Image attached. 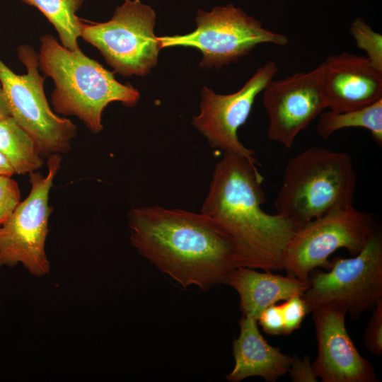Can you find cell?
<instances>
[{"label":"cell","mask_w":382,"mask_h":382,"mask_svg":"<svg viewBox=\"0 0 382 382\" xmlns=\"http://www.w3.org/2000/svg\"><path fill=\"white\" fill-rule=\"evenodd\" d=\"M127 219L132 245L184 288L228 284L238 267L232 239L201 212L142 207L130 209Z\"/></svg>","instance_id":"obj_1"},{"label":"cell","mask_w":382,"mask_h":382,"mask_svg":"<svg viewBox=\"0 0 382 382\" xmlns=\"http://www.w3.org/2000/svg\"><path fill=\"white\" fill-rule=\"evenodd\" d=\"M262 181L256 164L235 153L224 152L200 212L232 239L238 267L279 271L284 270L286 248L297 227L284 215L263 211Z\"/></svg>","instance_id":"obj_2"},{"label":"cell","mask_w":382,"mask_h":382,"mask_svg":"<svg viewBox=\"0 0 382 382\" xmlns=\"http://www.w3.org/2000/svg\"><path fill=\"white\" fill-rule=\"evenodd\" d=\"M40 42L39 69L53 80L51 102L56 112L76 116L92 133L98 134L109 103L117 101L132 107L139 102L137 89L117 81L112 72L80 49L64 47L51 34L41 36Z\"/></svg>","instance_id":"obj_3"},{"label":"cell","mask_w":382,"mask_h":382,"mask_svg":"<svg viewBox=\"0 0 382 382\" xmlns=\"http://www.w3.org/2000/svg\"><path fill=\"white\" fill-rule=\"evenodd\" d=\"M356 187L348 154L310 147L286 163L275 209L298 228L333 209L353 206Z\"/></svg>","instance_id":"obj_4"},{"label":"cell","mask_w":382,"mask_h":382,"mask_svg":"<svg viewBox=\"0 0 382 382\" xmlns=\"http://www.w3.org/2000/svg\"><path fill=\"white\" fill-rule=\"evenodd\" d=\"M17 52L26 74H15L0 59V83L11 117L32 138L42 157L68 153L76 126L50 107L44 91L45 76L38 71V54L28 45H20Z\"/></svg>","instance_id":"obj_5"},{"label":"cell","mask_w":382,"mask_h":382,"mask_svg":"<svg viewBox=\"0 0 382 382\" xmlns=\"http://www.w3.org/2000/svg\"><path fill=\"white\" fill-rule=\"evenodd\" d=\"M308 310L327 305L347 309L357 319L382 301V234L376 230L363 249L349 258L337 257L328 272H311L301 296Z\"/></svg>","instance_id":"obj_6"},{"label":"cell","mask_w":382,"mask_h":382,"mask_svg":"<svg viewBox=\"0 0 382 382\" xmlns=\"http://www.w3.org/2000/svg\"><path fill=\"white\" fill-rule=\"evenodd\" d=\"M156 13L139 0H125L104 23L82 21L80 37L101 53L115 72L144 76L156 66L161 50L154 33Z\"/></svg>","instance_id":"obj_7"},{"label":"cell","mask_w":382,"mask_h":382,"mask_svg":"<svg viewBox=\"0 0 382 382\" xmlns=\"http://www.w3.org/2000/svg\"><path fill=\"white\" fill-rule=\"evenodd\" d=\"M195 21L197 28L192 33L157 37L161 49L178 45L198 49L202 54V67L219 69L236 62L259 44L289 43L286 35L265 28L262 22L233 4L208 13L198 10Z\"/></svg>","instance_id":"obj_8"},{"label":"cell","mask_w":382,"mask_h":382,"mask_svg":"<svg viewBox=\"0 0 382 382\" xmlns=\"http://www.w3.org/2000/svg\"><path fill=\"white\" fill-rule=\"evenodd\" d=\"M376 230L370 213L353 206L333 209L296 230L286 248L284 270L308 284L311 272L330 268V255L340 248L357 255Z\"/></svg>","instance_id":"obj_9"},{"label":"cell","mask_w":382,"mask_h":382,"mask_svg":"<svg viewBox=\"0 0 382 382\" xmlns=\"http://www.w3.org/2000/svg\"><path fill=\"white\" fill-rule=\"evenodd\" d=\"M61 154L48 157L47 173L29 175L30 190L0 226V267L21 263L30 274L41 277L50 271L45 253L49 219L53 208L49 195L62 163Z\"/></svg>","instance_id":"obj_10"},{"label":"cell","mask_w":382,"mask_h":382,"mask_svg":"<svg viewBox=\"0 0 382 382\" xmlns=\"http://www.w3.org/2000/svg\"><path fill=\"white\" fill-rule=\"evenodd\" d=\"M278 72L272 60L260 66L238 91L226 95L216 93L204 86L201 93L200 112L194 116L192 125L207 139L213 148L233 152L257 164L255 151L239 140L238 130L248 118L257 96Z\"/></svg>","instance_id":"obj_11"},{"label":"cell","mask_w":382,"mask_h":382,"mask_svg":"<svg viewBox=\"0 0 382 382\" xmlns=\"http://www.w3.org/2000/svg\"><path fill=\"white\" fill-rule=\"evenodd\" d=\"M323 62L308 72L272 80L262 103L269 119L268 138L290 149L297 135L326 109Z\"/></svg>","instance_id":"obj_12"},{"label":"cell","mask_w":382,"mask_h":382,"mask_svg":"<svg viewBox=\"0 0 382 382\" xmlns=\"http://www.w3.org/2000/svg\"><path fill=\"white\" fill-rule=\"evenodd\" d=\"M318 355L312 363L323 382H376L374 367L364 358L345 326L347 309L327 305L313 309Z\"/></svg>","instance_id":"obj_13"},{"label":"cell","mask_w":382,"mask_h":382,"mask_svg":"<svg viewBox=\"0 0 382 382\" xmlns=\"http://www.w3.org/2000/svg\"><path fill=\"white\" fill-rule=\"evenodd\" d=\"M323 64L326 109L354 110L382 99V71L366 57L344 52L330 55Z\"/></svg>","instance_id":"obj_14"},{"label":"cell","mask_w":382,"mask_h":382,"mask_svg":"<svg viewBox=\"0 0 382 382\" xmlns=\"http://www.w3.org/2000/svg\"><path fill=\"white\" fill-rule=\"evenodd\" d=\"M239 325V336L233 342L235 365L226 376L227 381L239 382L248 377L260 376L267 382H275L288 373L291 357L267 342L256 319L243 316Z\"/></svg>","instance_id":"obj_15"},{"label":"cell","mask_w":382,"mask_h":382,"mask_svg":"<svg viewBox=\"0 0 382 382\" xmlns=\"http://www.w3.org/2000/svg\"><path fill=\"white\" fill-rule=\"evenodd\" d=\"M228 284L240 296L243 316L256 320L267 307L294 294L302 296L308 287V283L289 275L259 272L244 267H238L233 271Z\"/></svg>","instance_id":"obj_16"},{"label":"cell","mask_w":382,"mask_h":382,"mask_svg":"<svg viewBox=\"0 0 382 382\" xmlns=\"http://www.w3.org/2000/svg\"><path fill=\"white\" fill-rule=\"evenodd\" d=\"M0 153L17 175L37 171L44 164L32 138L11 116L0 121Z\"/></svg>","instance_id":"obj_17"},{"label":"cell","mask_w":382,"mask_h":382,"mask_svg":"<svg viewBox=\"0 0 382 382\" xmlns=\"http://www.w3.org/2000/svg\"><path fill=\"white\" fill-rule=\"evenodd\" d=\"M349 127L369 130L373 139L382 145V99L361 109L345 112L323 111L318 116L317 131L327 139L335 132Z\"/></svg>","instance_id":"obj_18"},{"label":"cell","mask_w":382,"mask_h":382,"mask_svg":"<svg viewBox=\"0 0 382 382\" xmlns=\"http://www.w3.org/2000/svg\"><path fill=\"white\" fill-rule=\"evenodd\" d=\"M85 0H21L38 8L55 28L61 44L75 51L79 48L78 39L82 19L77 16Z\"/></svg>","instance_id":"obj_19"},{"label":"cell","mask_w":382,"mask_h":382,"mask_svg":"<svg viewBox=\"0 0 382 382\" xmlns=\"http://www.w3.org/2000/svg\"><path fill=\"white\" fill-rule=\"evenodd\" d=\"M349 31L357 46L366 52V57L376 68L382 71V35L360 18L354 21Z\"/></svg>","instance_id":"obj_20"},{"label":"cell","mask_w":382,"mask_h":382,"mask_svg":"<svg viewBox=\"0 0 382 382\" xmlns=\"http://www.w3.org/2000/svg\"><path fill=\"white\" fill-rule=\"evenodd\" d=\"M21 202V190L11 176L0 174V226Z\"/></svg>","instance_id":"obj_21"},{"label":"cell","mask_w":382,"mask_h":382,"mask_svg":"<svg viewBox=\"0 0 382 382\" xmlns=\"http://www.w3.org/2000/svg\"><path fill=\"white\" fill-rule=\"evenodd\" d=\"M284 322V335H290L300 328L305 316L308 313L301 295L294 294L281 305Z\"/></svg>","instance_id":"obj_22"},{"label":"cell","mask_w":382,"mask_h":382,"mask_svg":"<svg viewBox=\"0 0 382 382\" xmlns=\"http://www.w3.org/2000/svg\"><path fill=\"white\" fill-rule=\"evenodd\" d=\"M372 315L364 331V342L370 352L382 354V301L372 310Z\"/></svg>","instance_id":"obj_23"},{"label":"cell","mask_w":382,"mask_h":382,"mask_svg":"<svg viewBox=\"0 0 382 382\" xmlns=\"http://www.w3.org/2000/svg\"><path fill=\"white\" fill-rule=\"evenodd\" d=\"M257 321L267 335H284V322L281 305L274 304L265 308Z\"/></svg>","instance_id":"obj_24"},{"label":"cell","mask_w":382,"mask_h":382,"mask_svg":"<svg viewBox=\"0 0 382 382\" xmlns=\"http://www.w3.org/2000/svg\"><path fill=\"white\" fill-rule=\"evenodd\" d=\"M291 358L288 373L293 382H317L318 381L309 356L305 355L303 359H300L296 354H294Z\"/></svg>","instance_id":"obj_25"},{"label":"cell","mask_w":382,"mask_h":382,"mask_svg":"<svg viewBox=\"0 0 382 382\" xmlns=\"http://www.w3.org/2000/svg\"><path fill=\"white\" fill-rule=\"evenodd\" d=\"M10 116H11L10 108L0 83V121Z\"/></svg>","instance_id":"obj_26"},{"label":"cell","mask_w":382,"mask_h":382,"mask_svg":"<svg viewBox=\"0 0 382 382\" xmlns=\"http://www.w3.org/2000/svg\"><path fill=\"white\" fill-rule=\"evenodd\" d=\"M0 174L12 176L15 174L13 169L6 158L0 153Z\"/></svg>","instance_id":"obj_27"}]
</instances>
